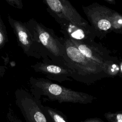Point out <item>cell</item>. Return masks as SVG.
Wrapping results in <instances>:
<instances>
[{
	"label": "cell",
	"instance_id": "cell-1",
	"mask_svg": "<svg viewBox=\"0 0 122 122\" xmlns=\"http://www.w3.org/2000/svg\"><path fill=\"white\" fill-rule=\"evenodd\" d=\"M62 38L65 65L71 71L73 80L90 85L105 73L100 65L84 56L70 38L64 36Z\"/></svg>",
	"mask_w": 122,
	"mask_h": 122
},
{
	"label": "cell",
	"instance_id": "cell-2",
	"mask_svg": "<svg viewBox=\"0 0 122 122\" xmlns=\"http://www.w3.org/2000/svg\"><path fill=\"white\" fill-rule=\"evenodd\" d=\"M29 83L31 94L38 100L41 96H44L59 103L88 104L95 99L91 94L72 90L43 78L30 77Z\"/></svg>",
	"mask_w": 122,
	"mask_h": 122
},
{
	"label": "cell",
	"instance_id": "cell-3",
	"mask_svg": "<svg viewBox=\"0 0 122 122\" xmlns=\"http://www.w3.org/2000/svg\"><path fill=\"white\" fill-rule=\"evenodd\" d=\"M26 24L45 55L52 62L66 66L62 37H59L52 29L46 27L33 18L30 19Z\"/></svg>",
	"mask_w": 122,
	"mask_h": 122
},
{
	"label": "cell",
	"instance_id": "cell-4",
	"mask_svg": "<svg viewBox=\"0 0 122 122\" xmlns=\"http://www.w3.org/2000/svg\"><path fill=\"white\" fill-rule=\"evenodd\" d=\"M8 20L16 37L18 45L21 47L24 54L28 57L38 59H50L44 53L28 28L26 22L14 19L10 15L8 16Z\"/></svg>",
	"mask_w": 122,
	"mask_h": 122
},
{
	"label": "cell",
	"instance_id": "cell-5",
	"mask_svg": "<svg viewBox=\"0 0 122 122\" xmlns=\"http://www.w3.org/2000/svg\"><path fill=\"white\" fill-rule=\"evenodd\" d=\"M15 103L26 122H49L40 100L25 89L18 88L15 92Z\"/></svg>",
	"mask_w": 122,
	"mask_h": 122
},
{
	"label": "cell",
	"instance_id": "cell-6",
	"mask_svg": "<svg viewBox=\"0 0 122 122\" xmlns=\"http://www.w3.org/2000/svg\"><path fill=\"white\" fill-rule=\"evenodd\" d=\"M82 9L89 21L101 37L112 29V16L113 10L95 2L88 6H82Z\"/></svg>",
	"mask_w": 122,
	"mask_h": 122
},
{
	"label": "cell",
	"instance_id": "cell-7",
	"mask_svg": "<svg viewBox=\"0 0 122 122\" xmlns=\"http://www.w3.org/2000/svg\"><path fill=\"white\" fill-rule=\"evenodd\" d=\"M46 10L55 20H64L79 25L89 23L78 13L71 2L67 0H44Z\"/></svg>",
	"mask_w": 122,
	"mask_h": 122
},
{
	"label": "cell",
	"instance_id": "cell-8",
	"mask_svg": "<svg viewBox=\"0 0 122 122\" xmlns=\"http://www.w3.org/2000/svg\"><path fill=\"white\" fill-rule=\"evenodd\" d=\"M32 69L36 72L46 76L47 79L54 80L59 82L64 81H72L71 71L66 66L52 62L50 59L37 62L31 65Z\"/></svg>",
	"mask_w": 122,
	"mask_h": 122
},
{
	"label": "cell",
	"instance_id": "cell-9",
	"mask_svg": "<svg viewBox=\"0 0 122 122\" xmlns=\"http://www.w3.org/2000/svg\"><path fill=\"white\" fill-rule=\"evenodd\" d=\"M56 21L60 25L61 31L64 36L71 40L82 42H92L94 41V38L97 36L95 30L90 24L79 25L64 20H57Z\"/></svg>",
	"mask_w": 122,
	"mask_h": 122
},
{
	"label": "cell",
	"instance_id": "cell-10",
	"mask_svg": "<svg viewBox=\"0 0 122 122\" xmlns=\"http://www.w3.org/2000/svg\"><path fill=\"white\" fill-rule=\"evenodd\" d=\"M71 40L84 56L100 65L104 71L107 66L111 63L108 60L107 53L103 48L94 41L82 42Z\"/></svg>",
	"mask_w": 122,
	"mask_h": 122
},
{
	"label": "cell",
	"instance_id": "cell-11",
	"mask_svg": "<svg viewBox=\"0 0 122 122\" xmlns=\"http://www.w3.org/2000/svg\"><path fill=\"white\" fill-rule=\"evenodd\" d=\"M41 107L49 122H67L64 117L58 111L42 105Z\"/></svg>",
	"mask_w": 122,
	"mask_h": 122
},
{
	"label": "cell",
	"instance_id": "cell-12",
	"mask_svg": "<svg viewBox=\"0 0 122 122\" xmlns=\"http://www.w3.org/2000/svg\"><path fill=\"white\" fill-rule=\"evenodd\" d=\"M8 41L6 26L1 16L0 17V49L1 50Z\"/></svg>",
	"mask_w": 122,
	"mask_h": 122
},
{
	"label": "cell",
	"instance_id": "cell-13",
	"mask_svg": "<svg viewBox=\"0 0 122 122\" xmlns=\"http://www.w3.org/2000/svg\"><path fill=\"white\" fill-rule=\"evenodd\" d=\"M112 29H118L122 28V15L113 11L112 16Z\"/></svg>",
	"mask_w": 122,
	"mask_h": 122
},
{
	"label": "cell",
	"instance_id": "cell-14",
	"mask_svg": "<svg viewBox=\"0 0 122 122\" xmlns=\"http://www.w3.org/2000/svg\"><path fill=\"white\" fill-rule=\"evenodd\" d=\"M104 116L110 122H122V112H107L104 114Z\"/></svg>",
	"mask_w": 122,
	"mask_h": 122
},
{
	"label": "cell",
	"instance_id": "cell-15",
	"mask_svg": "<svg viewBox=\"0 0 122 122\" xmlns=\"http://www.w3.org/2000/svg\"><path fill=\"white\" fill-rule=\"evenodd\" d=\"M6 1L10 5L19 9H23V3L21 0H6Z\"/></svg>",
	"mask_w": 122,
	"mask_h": 122
},
{
	"label": "cell",
	"instance_id": "cell-16",
	"mask_svg": "<svg viewBox=\"0 0 122 122\" xmlns=\"http://www.w3.org/2000/svg\"><path fill=\"white\" fill-rule=\"evenodd\" d=\"M7 118H8L10 122H23L21 120L19 119L14 115L12 110L10 108H9V110L7 114Z\"/></svg>",
	"mask_w": 122,
	"mask_h": 122
},
{
	"label": "cell",
	"instance_id": "cell-17",
	"mask_svg": "<svg viewBox=\"0 0 122 122\" xmlns=\"http://www.w3.org/2000/svg\"><path fill=\"white\" fill-rule=\"evenodd\" d=\"M81 122H103L102 121V120L97 118H92V119H87L84 121Z\"/></svg>",
	"mask_w": 122,
	"mask_h": 122
},
{
	"label": "cell",
	"instance_id": "cell-18",
	"mask_svg": "<svg viewBox=\"0 0 122 122\" xmlns=\"http://www.w3.org/2000/svg\"><path fill=\"white\" fill-rule=\"evenodd\" d=\"M106 1L109 2V3H113V2H114V0H106Z\"/></svg>",
	"mask_w": 122,
	"mask_h": 122
},
{
	"label": "cell",
	"instance_id": "cell-19",
	"mask_svg": "<svg viewBox=\"0 0 122 122\" xmlns=\"http://www.w3.org/2000/svg\"><path fill=\"white\" fill-rule=\"evenodd\" d=\"M121 72H122V63H121Z\"/></svg>",
	"mask_w": 122,
	"mask_h": 122
}]
</instances>
